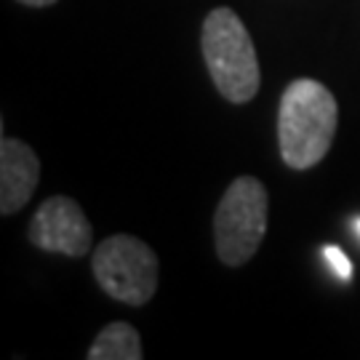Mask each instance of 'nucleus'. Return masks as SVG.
<instances>
[{
    "instance_id": "1",
    "label": "nucleus",
    "mask_w": 360,
    "mask_h": 360,
    "mask_svg": "<svg viewBox=\"0 0 360 360\" xmlns=\"http://www.w3.org/2000/svg\"><path fill=\"white\" fill-rule=\"evenodd\" d=\"M336 117L334 94L323 83L312 77L288 83L278 112V142L285 166L296 171L318 166L334 144Z\"/></svg>"
},
{
    "instance_id": "2",
    "label": "nucleus",
    "mask_w": 360,
    "mask_h": 360,
    "mask_svg": "<svg viewBox=\"0 0 360 360\" xmlns=\"http://www.w3.org/2000/svg\"><path fill=\"white\" fill-rule=\"evenodd\" d=\"M200 46L219 94L232 104L251 102L262 83V72L254 40L240 16L227 6L214 8L203 22Z\"/></svg>"
},
{
    "instance_id": "3",
    "label": "nucleus",
    "mask_w": 360,
    "mask_h": 360,
    "mask_svg": "<svg viewBox=\"0 0 360 360\" xmlns=\"http://www.w3.org/2000/svg\"><path fill=\"white\" fill-rule=\"evenodd\" d=\"M270 198L257 176H238L221 195L214 217L217 257L227 267H240L259 251L267 232Z\"/></svg>"
},
{
    "instance_id": "4",
    "label": "nucleus",
    "mask_w": 360,
    "mask_h": 360,
    "mask_svg": "<svg viewBox=\"0 0 360 360\" xmlns=\"http://www.w3.org/2000/svg\"><path fill=\"white\" fill-rule=\"evenodd\" d=\"M91 270L107 296L129 307H142L155 296L160 262L139 238L110 235L96 245Z\"/></svg>"
},
{
    "instance_id": "5",
    "label": "nucleus",
    "mask_w": 360,
    "mask_h": 360,
    "mask_svg": "<svg viewBox=\"0 0 360 360\" xmlns=\"http://www.w3.org/2000/svg\"><path fill=\"white\" fill-rule=\"evenodd\" d=\"M27 235L40 251H51L70 259L86 257L94 243L89 217L72 198L65 195H53L40 203L35 217L30 219Z\"/></svg>"
},
{
    "instance_id": "6",
    "label": "nucleus",
    "mask_w": 360,
    "mask_h": 360,
    "mask_svg": "<svg viewBox=\"0 0 360 360\" xmlns=\"http://www.w3.org/2000/svg\"><path fill=\"white\" fill-rule=\"evenodd\" d=\"M40 160L22 139L3 136L0 142V214L11 217L27 206L38 187Z\"/></svg>"
},
{
    "instance_id": "7",
    "label": "nucleus",
    "mask_w": 360,
    "mask_h": 360,
    "mask_svg": "<svg viewBox=\"0 0 360 360\" xmlns=\"http://www.w3.org/2000/svg\"><path fill=\"white\" fill-rule=\"evenodd\" d=\"M142 355L139 331L123 321L104 326L89 349V360H142Z\"/></svg>"
},
{
    "instance_id": "8",
    "label": "nucleus",
    "mask_w": 360,
    "mask_h": 360,
    "mask_svg": "<svg viewBox=\"0 0 360 360\" xmlns=\"http://www.w3.org/2000/svg\"><path fill=\"white\" fill-rule=\"evenodd\" d=\"M323 257L328 259V264H331V270L336 272V278L342 281V283H347V281H352V262L347 259V254L339 248V245H326L323 248Z\"/></svg>"
},
{
    "instance_id": "9",
    "label": "nucleus",
    "mask_w": 360,
    "mask_h": 360,
    "mask_svg": "<svg viewBox=\"0 0 360 360\" xmlns=\"http://www.w3.org/2000/svg\"><path fill=\"white\" fill-rule=\"evenodd\" d=\"M19 3H25L30 8H46V6H53L56 0H19Z\"/></svg>"
},
{
    "instance_id": "10",
    "label": "nucleus",
    "mask_w": 360,
    "mask_h": 360,
    "mask_svg": "<svg viewBox=\"0 0 360 360\" xmlns=\"http://www.w3.org/2000/svg\"><path fill=\"white\" fill-rule=\"evenodd\" d=\"M352 227H355V232H358V238H360V217L352 221Z\"/></svg>"
}]
</instances>
